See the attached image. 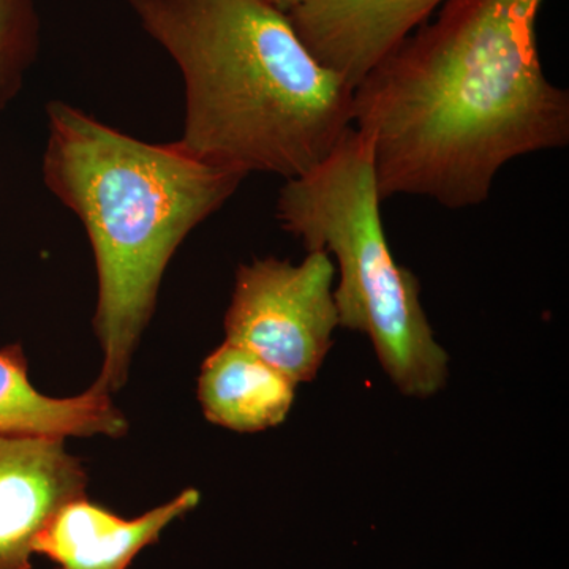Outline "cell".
Masks as SVG:
<instances>
[{
	"mask_svg": "<svg viewBox=\"0 0 569 569\" xmlns=\"http://www.w3.org/2000/svg\"><path fill=\"white\" fill-rule=\"evenodd\" d=\"M200 503L197 489L126 519L81 496L62 505L33 542V553L47 557L56 569H127L134 557L156 545L173 520Z\"/></svg>",
	"mask_w": 569,
	"mask_h": 569,
	"instance_id": "obj_8",
	"label": "cell"
},
{
	"mask_svg": "<svg viewBox=\"0 0 569 569\" xmlns=\"http://www.w3.org/2000/svg\"><path fill=\"white\" fill-rule=\"evenodd\" d=\"M181 70L178 144L239 173L301 178L353 127V88L266 0H127Z\"/></svg>",
	"mask_w": 569,
	"mask_h": 569,
	"instance_id": "obj_2",
	"label": "cell"
},
{
	"mask_svg": "<svg viewBox=\"0 0 569 569\" xmlns=\"http://www.w3.org/2000/svg\"><path fill=\"white\" fill-rule=\"evenodd\" d=\"M47 116L41 173L91 241L99 277L93 329L103 351L96 383L114 392L129 377L176 250L247 176L198 160L178 141L137 140L61 100L48 103Z\"/></svg>",
	"mask_w": 569,
	"mask_h": 569,
	"instance_id": "obj_3",
	"label": "cell"
},
{
	"mask_svg": "<svg viewBox=\"0 0 569 569\" xmlns=\"http://www.w3.org/2000/svg\"><path fill=\"white\" fill-rule=\"evenodd\" d=\"M545 0H447L353 89L378 193L449 209L485 203L498 171L567 148L569 92L538 51Z\"/></svg>",
	"mask_w": 569,
	"mask_h": 569,
	"instance_id": "obj_1",
	"label": "cell"
},
{
	"mask_svg": "<svg viewBox=\"0 0 569 569\" xmlns=\"http://www.w3.org/2000/svg\"><path fill=\"white\" fill-rule=\"evenodd\" d=\"M36 0H0V111L20 96L40 51Z\"/></svg>",
	"mask_w": 569,
	"mask_h": 569,
	"instance_id": "obj_11",
	"label": "cell"
},
{
	"mask_svg": "<svg viewBox=\"0 0 569 569\" xmlns=\"http://www.w3.org/2000/svg\"><path fill=\"white\" fill-rule=\"evenodd\" d=\"M266 2L271 3L277 10L288 14L298 9V7H301L302 3H306L307 0H266Z\"/></svg>",
	"mask_w": 569,
	"mask_h": 569,
	"instance_id": "obj_12",
	"label": "cell"
},
{
	"mask_svg": "<svg viewBox=\"0 0 569 569\" xmlns=\"http://www.w3.org/2000/svg\"><path fill=\"white\" fill-rule=\"evenodd\" d=\"M86 486L62 438L0 436V569H32L36 538Z\"/></svg>",
	"mask_w": 569,
	"mask_h": 569,
	"instance_id": "obj_6",
	"label": "cell"
},
{
	"mask_svg": "<svg viewBox=\"0 0 569 569\" xmlns=\"http://www.w3.org/2000/svg\"><path fill=\"white\" fill-rule=\"evenodd\" d=\"M447 0H307L288 13L310 52L356 88Z\"/></svg>",
	"mask_w": 569,
	"mask_h": 569,
	"instance_id": "obj_7",
	"label": "cell"
},
{
	"mask_svg": "<svg viewBox=\"0 0 569 569\" xmlns=\"http://www.w3.org/2000/svg\"><path fill=\"white\" fill-rule=\"evenodd\" d=\"M336 272L323 250L299 264L269 257L239 266L224 316L227 342L260 356L296 385L312 381L339 326Z\"/></svg>",
	"mask_w": 569,
	"mask_h": 569,
	"instance_id": "obj_5",
	"label": "cell"
},
{
	"mask_svg": "<svg viewBox=\"0 0 569 569\" xmlns=\"http://www.w3.org/2000/svg\"><path fill=\"white\" fill-rule=\"evenodd\" d=\"M111 392L93 383L80 396L58 399L33 388L20 343L0 350V436H126L129 425L111 402Z\"/></svg>",
	"mask_w": 569,
	"mask_h": 569,
	"instance_id": "obj_9",
	"label": "cell"
},
{
	"mask_svg": "<svg viewBox=\"0 0 569 569\" xmlns=\"http://www.w3.org/2000/svg\"><path fill=\"white\" fill-rule=\"evenodd\" d=\"M296 383L246 348L224 342L204 359L198 399L204 417L234 432H261L284 421Z\"/></svg>",
	"mask_w": 569,
	"mask_h": 569,
	"instance_id": "obj_10",
	"label": "cell"
},
{
	"mask_svg": "<svg viewBox=\"0 0 569 569\" xmlns=\"http://www.w3.org/2000/svg\"><path fill=\"white\" fill-rule=\"evenodd\" d=\"M381 203L372 146L351 127L323 162L284 182L277 219L307 252L335 254L339 326L369 337L400 392L433 396L447 383L448 355L427 321L417 277L392 257Z\"/></svg>",
	"mask_w": 569,
	"mask_h": 569,
	"instance_id": "obj_4",
	"label": "cell"
}]
</instances>
